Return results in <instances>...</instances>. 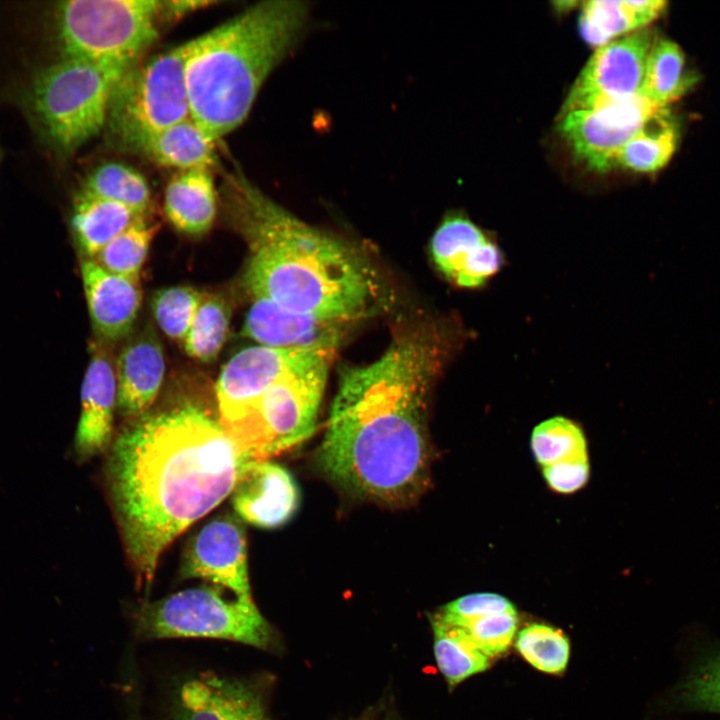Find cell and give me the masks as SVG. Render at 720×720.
<instances>
[{
  "label": "cell",
  "mask_w": 720,
  "mask_h": 720,
  "mask_svg": "<svg viewBox=\"0 0 720 720\" xmlns=\"http://www.w3.org/2000/svg\"><path fill=\"white\" fill-rule=\"evenodd\" d=\"M251 460L192 403L142 417L116 438L108 488L139 589L148 594L163 551L231 494Z\"/></svg>",
  "instance_id": "cell-1"
},
{
  "label": "cell",
  "mask_w": 720,
  "mask_h": 720,
  "mask_svg": "<svg viewBox=\"0 0 720 720\" xmlns=\"http://www.w3.org/2000/svg\"><path fill=\"white\" fill-rule=\"evenodd\" d=\"M443 352L439 337L415 330L396 336L376 361L340 369L318 454L330 478L384 504L408 502L423 490L427 400Z\"/></svg>",
  "instance_id": "cell-2"
},
{
  "label": "cell",
  "mask_w": 720,
  "mask_h": 720,
  "mask_svg": "<svg viewBox=\"0 0 720 720\" xmlns=\"http://www.w3.org/2000/svg\"><path fill=\"white\" fill-rule=\"evenodd\" d=\"M223 184L227 214L248 244L244 280L254 298L332 322L372 310L378 283L359 250L302 221L239 172Z\"/></svg>",
  "instance_id": "cell-3"
},
{
  "label": "cell",
  "mask_w": 720,
  "mask_h": 720,
  "mask_svg": "<svg viewBox=\"0 0 720 720\" xmlns=\"http://www.w3.org/2000/svg\"><path fill=\"white\" fill-rule=\"evenodd\" d=\"M309 17L305 1H261L183 43L190 116L210 137L217 141L244 122Z\"/></svg>",
  "instance_id": "cell-4"
},
{
  "label": "cell",
  "mask_w": 720,
  "mask_h": 720,
  "mask_svg": "<svg viewBox=\"0 0 720 720\" xmlns=\"http://www.w3.org/2000/svg\"><path fill=\"white\" fill-rule=\"evenodd\" d=\"M334 352H317L250 403L220 420L250 459H268L313 433Z\"/></svg>",
  "instance_id": "cell-5"
},
{
  "label": "cell",
  "mask_w": 720,
  "mask_h": 720,
  "mask_svg": "<svg viewBox=\"0 0 720 720\" xmlns=\"http://www.w3.org/2000/svg\"><path fill=\"white\" fill-rule=\"evenodd\" d=\"M164 1L70 0L58 7L65 57L97 65L120 80L155 42Z\"/></svg>",
  "instance_id": "cell-6"
},
{
  "label": "cell",
  "mask_w": 720,
  "mask_h": 720,
  "mask_svg": "<svg viewBox=\"0 0 720 720\" xmlns=\"http://www.w3.org/2000/svg\"><path fill=\"white\" fill-rule=\"evenodd\" d=\"M218 586L189 588L144 601L134 614L139 639L209 638L263 650L275 647V632L252 599L226 598Z\"/></svg>",
  "instance_id": "cell-7"
},
{
  "label": "cell",
  "mask_w": 720,
  "mask_h": 720,
  "mask_svg": "<svg viewBox=\"0 0 720 720\" xmlns=\"http://www.w3.org/2000/svg\"><path fill=\"white\" fill-rule=\"evenodd\" d=\"M190 116L183 44L139 62L115 84L105 128L135 150L152 134Z\"/></svg>",
  "instance_id": "cell-8"
},
{
  "label": "cell",
  "mask_w": 720,
  "mask_h": 720,
  "mask_svg": "<svg viewBox=\"0 0 720 720\" xmlns=\"http://www.w3.org/2000/svg\"><path fill=\"white\" fill-rule=\"evenodd\" d=\"M118 81L97 65L65 56L42 70L32 83L30 103L52 144L71 152L99 134Z\"/></svg>",
  "instance_id": "cell-9"
},
{
  "label": "cell",
  "mask_w": 720,
  "mask_h": 720,
  "mask_svg": "<svg viewBox=\"0 0 720 720\" xmlns=\"http://www.w3.org/2000/svg\"><path fill=\"white\" fill-rule=\"evenodd\" d=\"M662 108L641 95L597 99L561 114L559 130L578 160L607 172L620 148Z\"/></svg>",
  "instance_id": "cell-10"
},
{
  "label": "cell",
  "mask_w": 720,
  "mask_h": 720,
  "mask_svg": "<svg viewBox=\"0 0 720 720\" xmlns=\"http://www.w3.org/2000/svg\"><path fill=\"white\" fill-rule=\"evenodd\" d=\"M656 39L654 30L645 27L597 48L571 87L560 115L597 99L642 96L647 59Z\"/></svg>",
  "instance_id": "cell-11"
},
{
  "label": "cell",
  "mask_w": 720,
  "mask_h": 720,
  "mask_svg": "<svg viewBox=\"0 0 720 720\" xmlns=\"http://www.w3.org/2000/svg\"><path fill=\"white\" fill-rule=\"evenodd\" d=\"M168 720H271L251 679L211 671L185 677L169 697Z\"/></svg>",
  "instance_id": "cell-12"
},
{
  "label": "cell",
  "mask_w": 720,
  "mask_h": 720,
  "mask_svg": "<svg viewBox=\"0 0 720 720\" xmlns=\"http://www.w3.org/2000/svg\"><path fill=\"white\" fill-rule=\"evenodd\" d=\"M181 576L199 578L230 590L238 598L252 599L242 523L229 514L207 522L187 543Z\"/></svg>",
  "instance_id": "cell-13"
},
{
  "label": "cell",
  "mask_w": 720,
  "mask_h": 720,
  "mask_svg": "<svg viewBox=\"0 0 720 720\" xmlns=\"http://www.w3.org/2000/svg\"><path fill=\"white\" fill-rule=\"evenodd\" d=\"M430 248L438 270L460 288L485 286L504 264L497 243L469 218L457 213L442 220Z\"/></svg>",
  "instance_id": "cell-14"
},
{
  "label": "cell",
  "mask_w": 720,
  "mask_h": 720,
  "mask_svg": "<svg viewBox=\"0 0 720 720\" xmlns=\"http://www.w3.org/2000/svg\"><path fill=\"white\" fill-rule=\"evenodd\" d=\"M324 349L330 348L259 345L236 353L224 365L216 383L219 420L234 414L281 377Z\"/></svg>",
  "instance_id": "cell-15"
},
{
  "label": "cell",
  "mask_w": 720,
  "mask_h": 720,
  "mask_svg": "<svg viewBox=\"0 0 720 720\" xmlns=\"http://www.w3.org/2000/svg\"><path fill=\"white\" fill-rule=\"evenodd\" d=\"M230 495L237 515L264 529L284 525L300 502L299 489L291 473L267 459L251 460Z\"/></svg>",
  "instance_id": "cell-16"
},
{
  "label": "cell",
  "mask_w": 720,
  "mask_h": 720,
  "mask_svg": "<svg viewBox=\"0 0 720 720\" xmlns=\"http://www.w3.org/2000/svg\"><path fill=\"white\" fill-rule=\"evenodd\" d=\"M345 327L344 322L325 321L293 313L267 299L254 298L242 333L263 346L336 350L344 336Z\"/></svg>",
  "instance_id": "cell-17"
},
{
  "label": "cell",
  "mask_w": 720,
  "mask_h": 720,
  "mask_svg": "<svg viewBox=\"0 0 720 720\" xmlns=\"http://www.w3.org/2000/svg\"><path fill=\"white\" fill-rule=\"evenodd\" d=\"M81 276L96 332L109 341L126 336L141 305L139 280L111 274L92 259L82 262Z\"/></svg>",
  "instance_id": "cell-18"
},
{
  "label": "cell",
  "mask_w": 720,
  "mask_h": 720,
  "mask_svg": "<svg viewBox=\"0 0 720 720\" xmlns=\"http://www.w3.org/2000/svg\"><path fill=\"white\" fill-rule=\"evenodd\" d=\"M117 405L116 374L105 350L94 351L81 388V412L74 448L81 459L102 452L110 443Z\"/></svg>",
  "instance_id": "cell-19"
},
{
  "label": "cell",
  "mask_w": 720,
  "mask_h": 720,
  "mask_svg": "<svg viewBox=\"0 0 720 720\" xmlns=\"http://www.w3.org/2000/svg\"><path fill=\"white\" fill-rule=\"evenodd\" d=\"M165 361L152 331L126 345L116 362L117 407L125 416H139L154 402L162 385Z\"/></svg>",
  "instance_id": "cell-20"
},
{
  "label": "cell",
  "mask_w": 720,
  "mask_h": 720,
  "mask_svg": "<svg viewBox=\"0 0 720 720\" xmlns=\"http://www.w3.org/2000/svg\"><path fill=\"white\" fill-rule=\"evenodd\" d=\"M667 712L720 715V641L696 638L680 679L661 703Z\"/></svg>",
  "instance_id": "cell-21"
},
{
  "label": "cell",
  "mask_w": 720,
  "mask_h": 720,
  "mask_svg": "<svg viewBox=\"0 0 720 720\" xmlns=\"http://www.w3.org/2000/svg\"><path fill=\"white\" fill-rule=\"evenodd\" d=\"M209 169L179 171L168 182L164 194V211L179 231L200 235L214 223L217 197Z\"/></svg>",
  "instance_id": "cell-22"
},
{
  "label": "cell",
  "mask_w": 720,
  "mask_h": 720,
  "mask_svg": "<svg viewBox=\"0 0 720 720\" xmlns=\"http://www.w3.org/2000/svg\"><path fill=\"white\" fill-rule=\"evenodd\" d=\"M662 0H590L582 4L579 31L585 42L599 48L623 35L645 28L665 9Z\"/></svg>",
  "instance_id": "cell-23"
},
{
  "label": "cell",
  "mask_w": 720,
  "mask_h": 720,
  "mask_svg": "<svg viewBox=\"0 0 720 720\" xmlns=\"http://www.w3.org/2000/svg\"><path fill=\"white\" fill-rule=\"evenodd\" d=\"M216 142L189 117L149 136L137 152L160 166L179 171L210 170L217 161Z\"/></svg>",
  "instance_id": "cell-24"
},
{
  "label": "cell",
  "mask_w": 720,
  "mask_h": 720,
  "mask_svg": "<svg viewBox=\"0 0 720 720\" xmlns=\"http://www.w3.org/2000/svg\"><path fill=\"white\" fill-rule=\"evenodd\" d=\"M141 216L126 206L80 191L72 214V230L80 248L95 257Z\"/></svg>",
  "instance_id": "cell-25"
},
{
  "label": "cell",
  "mask_w": 720,
  "mask_h": 720,
  "mask_svg": "<svg viewBox=\"0 0 720 720\" xmlns=\"http://www.w3.org/2000/svg\"><path fill=\"white\" fill-rule=\"evenodd\" d=\"M679 129L668 109L662 108L618 151L615 168L653 173L663 168L677 147Z\"/></svg>",
  "instance_id": "cell-26"
},
{
  "label": "cell",
  "mask_w": 720,
  "mask_h": 720,
  "mask_svg": "<svg viewBox=\"0 0 720 720\" xmlns=\"http://www.w3.org/2000/svg\"><path fill=\"white\" fill-rule=\"evenodd\" d=\"M696 82L686 67L680 46L668 39L657 38L646 64L642 96L660 107L678 100Z\"/></svg>",
  "instance_id": "cell-27"
},
{
  "label": "cell",
  "mask_w": 720,
  "mask_h": 720,
  "mask_svg": "<svg viewBox=\"0 0 720 720\" xmlns=\"http://www.w3.org/2000/svg\"><path fill=\"white\" fill-rule=\"evenodd\" d=\"M431 626L436 663L450 689L487 670L489 658L462 627L448 623L435 614L431 618Z\"/></svg>",
  "instance_id": "cell-28"
},
{
  "label": "cell",
  "mask_w": 720,
  "mask_h": 720,
  "mask_svg": "<svg viewBox=\"0 0 720 720\" xmlns=\"http://www.w3.org/2000/svg\"><path fill=\"white\" fill-rule=\"evenodd\" d=\"M81 192L126 206L146 216L151 192L145 177L134 168L118 162H106L86 177Z\"/></svg>",
  "instance_id": "cell-29"
},
{
  "label": "cell",
  "mask_w": 720,
  "mask_h": 720,
  "mask_svg": "<svg viewBox=\"0 0 720 720\" xmlns=\"http://www.w3.org/2000/svg\"><path fill=\"white\" fill-rule=\"evenodd\" d=\"M230 308L218 296H203L183 341L185 352L202 362L213 361L226 340Z\"/></svg>",
  "instance_id": "cell-30"
},
{
  "label": "cell",
  "mask_w": 720,
  "mask_h": 720,
  "mask_svg": "<svg viewBox=\"0 0 720 720\" xmlns=\"http://www.w3.org/2000/svg\"><path fill=\"white\" fill-rule=\"evenodd\" d=\"M155 232L156 227L146 217L140 218L109 242L92 260L111 274L139 280Z\"/></svg>",
  "instance_id": "cell-31"
},
{
  "label": "cell",
  "mask_w": 720,
  "mask_h": 720,
  "mask_svg": "<svg viewBox=\"0 0 720 720\" xmlns=\"http://www.w3.org/2000/svg\"><path fill=\"white\" fill-rule=\"evenodd\" d=\"M515 647L526 662L541 672L558 675L567 668L570 643L553 626L532 623L523 627L516 635Z\"/></svg>",
  "instance_id": "cell-32"
},
{
  "label": "cell",
  "mask_w": 720,
  "mask_h": 720,
  "mask_svg": "<svg viewBox=\"0 0 720 720\" xmlns=\"http://www.w3.org/2000/svg\"><path fill=\"white\" fill-rule=\"evenodd\" d=\"M531 448L537 462L543 467L587 454L581 428L562 416L549 418L534 428Z\"/></svg>",
  "instance_id": "cell-33"
},
{
  "label": "cell",
  "mask_w": 720,
  "mask_h": 720,
  "mask_svg": "<svg viewBox=\"0 0 720 720\" xmlns=\"http://www.w3.org/2000/svg\"><path fill=\"white\" fill-rule=\"evenodd\" d=\"M203 295L187 286L158 290L152 298V311L161 330L183 343Z\"/></svg>",
  "instance_id": "cell-34"
},
{
  "label": "cell",
  "mask_w": 720,
  "mask_h": 720,
  "mask_svg": "<svg viewBox=\"0 0 720 720\" xmlns=\"http://www.w3.org/2000/svg\"><path fill=\"white\" fill-rule=\"evenodd\" d=\"M451 624L462 627L478 649L491 658L502 655L511 646L517 633L518 615L511 611Z\"/></svg>",
  "instance_id": "cell-35"
},
{
  "label": "cell",
  "mask_w": 720,
  "mask_h": 720,
  "mask_svg": "<svg viewBox=\"0 0 720 720\" xmlns=\"http://www.w3.org/2000/svg\"><path fill=\"white\" fill-rule=\"evenodd\" d=\"M516 611L505 597L495 593H473L442 607L436 616L450 623H461L487 615Z\"/></svg>",
  "instance_id": "cell-36"
},
{
  "label": "cell",
  "mask_w": 720,
  "mask_h": 720,
  "mask_svg": "<svg viewBox=\"0 0 720 720\" xmlns=\"http://www.w3.org/2000/svg\"><path fill=\"white\" fill-rule=\"evenodd\" d=\"M543 475L549 487L554 491L563 494L573 493L580 489L588 479L587 454L545 466Z\"/></svg>",
  "instance_id": "cell-37"
},
{
  "label": "cell",
  "mask_w": 720,
  "mask_h": 720,
  "mask_svg": "<svg viewBox=\"0 0 720 720\" xmlns=\"http://www.w3.org/2000/svg\"><path fill=\"white\" fill-rule=\"evenodd\" d=\"M556 5V8L563 10V9H569L573 8L572 6L576 5L577 2L574 1H558L554 3Z\"/></svg>",
  "instance_id": "cell-38"
}]
</instances>
